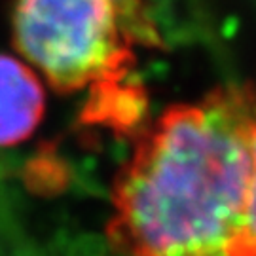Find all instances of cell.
I'll list each match as a JSON object with an SVG mask.
<instances>
[{
	"instance_id": "1",
	"label": "cell",
	"mask_w": 256,
	"mask_h": 256,
	"mask_svg": "<svg viewBox=\"0 0 256 256\" xmlns=\"http://www.w3.org/2000/svg\"><path fill=\"white\" fill-rule=\"evenodd\" d=\"M252 118L207 101L165 114L116 194L118 232L135 256H248Z\"/></svg>"
},
{
	"instance_id": "2",
	"label": "cell",
	"mask_w": 256,
	"mask_h": 256,
	"mask_svg": "<svg viewBox=\"0 0 256 256\" xmlns=\"http://www.w3.org/2000/svg\"><path fill=\"white\" fill-rule=\"evenodd\" d=\"M128 28L112 0H16L19 57L61 90L106 80L126 57Z\"/></svg>"
},
{
	"instance_id": "3",
	"label": "cell",
	"mask_w": 256,
	"mask_h": 256,
	"mask_svg": "<svg viewBox=\"0 0 256 256\" xmlns=\"http://www.w3.org/2000/svg\"><path fill=\"white\" fill-rule=\"evenodd\" d=\"M46 108L42 78L21 57L0 54V146L28 138Z\"/></svg>"
},
{
	"instance_id": "4",
	"label": "cell",
	"mask_w": 256,
	"mask_h": 256,
	"mask_svg": "<svg viewBox=\"0 0 256 256\" xmlns=\"http://www.w3.org/2000/svg\"><path fill=\"white\" fill-rule=\"evenodd\" d=\"M247 247L248 256H256V120L250 126V186L247 205Z\"/></svg>"
},
{
	"instance_id": "5",
	"label": "cell",
	"mask_w": 256,
	"mask_h": 256,
	"mask_svg": "<svg viewBox=\"0 0 256 256\" xmlns=\"http://www.w3.org/2000/svg\"><path fill=\"white\" fill-rule=\"evenodd\" d=\"M112 2L128 30L142 28L144 21H142V12H140V0H112Z\"/></svg>"
}]
</instances>
